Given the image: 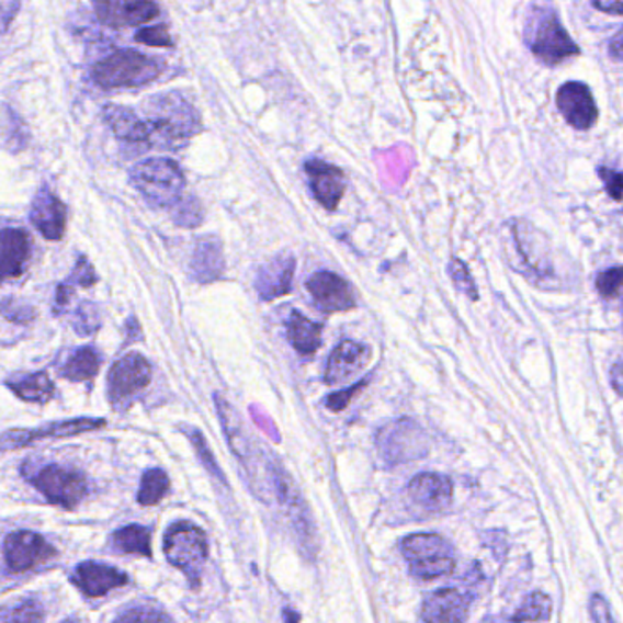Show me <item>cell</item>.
Listing matches in <instances>:
<instances>
[{
	"label": "cell",
	"instance_id": "cell-1",
	"mask_svg": "<svg viewBox=\"0 0 623 623\" xmlns=\"http://www.w3.org/2000/svg\"><path fill=\"white\" fill-rule=\"evenodd\" d=\"M150 131L148 145L154 148L178 150L202 131V120L194 104L180 92H165L147 99L143 104Z\"/></svg>",
	"mask_w": 623,
	"mask_h": 623
},
{
	"label": "cell",
	"instance_id": "cell-2",
	"mask_svg": "<svg viewBox=\"0 0 623 623\" xmlns=\"http://www.w3.org/2000/svg\"><path fill=\"white\" fill-rule=\"evenodd\" d=\"M523 38L532 54L545 65H559L562 60L580 54V48L562 26L558 13L547 4H532L529 8Z\"/></svg>",
	"mask_w": 623,
	"mask_h": 623
},
{
	"label": "cell",
	"instance_id": "cell-3",
	"mask_svg": "<svg viewBox=\"0 0 623 623\" xmlns=\"http://www.w3.org/2000/svg\"><path fill=\"white\" fill-rule=\"evenodd\" d=\"M163 68L158 59L126 48L99 60L92 68V79L103 88H136L158 79Z\"/></svg>",
	"mask_w": 623,
	"mask_h": 623
},
{
	"label": "cell",
	"instance_id": "cell-4",
	"mask_svg": "<svg viewBox=\"0 0 623 623\" xmlns=\"http://www.w3.org/2000/svg\"><path fill=\"white\" fill-rule=\"evenodd\" d=\"M132 185L156 207L170 208L185 191V175L180 165L169 158H150L131 170Z\"/></svg>",
	"mask_w": 623,
	"mask_h": 623
},
{
	"label": "cell",
	"instance_id": "cell-5",
	"mask_svg": "<svg viewBox=\"0 0 623 623\" xmlns=\"http://www.w3.org/2000/svg\"><path fill=\"white\" fill-rule=\"evenodd\" d=\"M165 558L189 578L192 587L202 581L203 565L208 558V543L200 526L181 521L165 534Z\"/></svg>",
	"mask_w": 623,
	"mask_h": 623
},
{
	"label": "cell",
	"instance_id": "cell-6",
	"mask_svg": "<svg viewBox=\"0 0 623 623\" xmlns=\"http://www.w3.org/2000/svg\"><path fill=\"white\" fill-rule=\"evenodd\" d=\"M403 554L411 575L421 580H438L455 569L454 548L438 534H414L403 542Z\"/></svg>",
	"mask_w": 623,
	"mask_h": 623
},
{
	"label": "cell",
	"instance_id": "cell-7",
	"mask_svg": "<svg viewBox=\"0 0 623 623\" xmlns=\"http://www.w3.org/2000/svg\"><path fill=\"white\" fill-rule=\"evenodd\" d=\"M22 474L49 505L73 509L87 498L88 482L81 472L68 471L59 465H46L32 472L22 468Z\"/></svg>",
	"mask_w": 623,
	"mask_h": 623
},
{
	"label": "cell",
	"instance_id": "cell-8",
	"mask_svg": "<svg viewBox=\"0 0 623 623\" xmlns=\"http://www.w3.org/2000/svg\"><path fill=\"white\" fill-rule=\"evenodd\" d=\"M152 377V367L139 353L121 356L109 372V400L114 410L131 406L137 394L147 388Z\"/></svg>",
	"mask_w": 623,
	"mask_h": 623
},
{
	"label": "cell",
	"instance_id": "cell-9",
	"mask_svg": "<svg viewBox=\"0 0 623 623\" xmlns=\"http://www.w3.org/2000/svg\"><path fill=\"white\" fill-rule=\"evenodd\" d=\"M104 427H106L104 419L81 417V419H70V421L49 422L38 428H16V430H8L0 435V450L8 452V450L24 449L44 439L71 438V435L95 432Z\"/></svg>",
	"mask_w": 623,
	"mask_h": 623
},
{
	"label": "cell",
	"instance_id": "cell-10",
	"mask_svg": "<svg viewBox=\"0 0 623 623\" xmlns=\"http://www.w3.org/2000/svg\"><path fill=\"white\" fill-rule=\"evenodd\" d=\"M378 449L389 465L410 463L428 454V439L416 422L399 421L378 438Z\"/></svg>",
	"mask_w": 623,
	"mask_h": 623
},
{
	"label": "cell",
	"instance_id": "cell-11",
	"mask_svg": "<svg viewBox=\"0 0 623 623\" xmlns=\"http://www.w3.org/2000/svg\"><path fill=\"white\" fill-rule=\"evenodd\" d=\"M4 562L13 573H27L37 565L48 564L57 556L54 545H49L41 534L32 531H16L4 540Z\"/></svg>",
	"mask_w": 623,
	"mask_h": 623
},
{
	"label": "cell",
	"instance_id": "cell-12",
	"mask_svg": "<svg viewBox=\"0 0 623 623\" xmlns=\"http://www.w3.org/2000/svg\"><path fill=\"white\" fill-rule=\"evenodd\" d=\"M556 104L565 121L576 131H589L598 120V106L586 82L569 81L559 87Z\"/></svg>",
	"mask_w": 623,
	"mask_h": 623
},
{
	"label": "cell",
	"instance_id": "cell-13",
	"mask_svg": "<svg viewBox=\"0 0 623 623\" xmlns=\"http://www.w3.org/2000/svg\"><path fill=\"white\" fill-rule=\"evenodd\" d=\"M315 306L322 313H340L355 309L356 301L351 285L339 274L318 271L306 284Z\"/></svg>",
	"mask_w": 623,
	"mask_h": 623
},
{
	"label": "cell",
	"instance_id": "cell-14",
	"mask_svg": "<svg viewBox=\"0 0 623 623\" xmlns=\"http://www.w3.org/2000/svg\"><path fill=\"white\" fill-rule=\"evenodd\" d=\"M313 196L324 208L337 211L346 192V175L339 167L322 159H307L304 165Z\"/></svg>",
	"mask_w": 623,
	"mask_h": 623
},
{
	"label": "cell",
	"instance_id": "cell-15",
	"mask_svg": "<svg viewBox=\"0 0 623 623\" xmlns=\"http://www.w3.org/2000/svg\"><path fill=\"white\" fill-rule=\"evenodd\" d=\"M71 584L88 598H101L109 594L114 589L125 587L128 584V576L123 570L110 567V565L98 564V562H82L77 565Z\"/></svg>",
	"mask_w": 623,
	"mask_h": 623
},
{
	"label": "cell",
	"instance_id": "cell-16",
	"mask_svg": "<svg viewBox=\"0 0 623 623\" xmlns=\"http://www.w3.org/2000/svg\"><path fill=\"white\" fill-rule=\"evenodd\" d=\"M372 361V348L355 340H344L329 355L328 366L324 373L326 384H340L355 377Z\"/></svg>",
	"mask_w": 623,
	"mask_h": 623
},
{
	"label": "cell",
	"instance_id": "cell-17",
	"mask_svg": "<svg viewBox=\"0 0 623 623\" xmlns=\"http://www.w3.org/2000/svg\"><path fill=\"white\" fill-rule=\"evenodd\" d=\"M95 16L104 26L125 27L139 26L159 15V5L154 2H134V0H114V2H95Z\"/></svg>",
	"mask_w": 623,
	"mask_h": 623
},
{
	"label": "cell",
	"instance_id": "cell-18",
	"mask_svg": "<svg viewBox=\"0 0 623 623\" xmlns=\"http://www.w3.org/2000/svg\"><path fill=\"white\" fill-rule=\"evenodd\" d=\"M32 254V240L24 229H0V282L21 279Z\"/></svg>",
	"mask_w": 623,
	"mask_h": 623
},
{
	"label": "cell",
	"instance_id": "cell-19",
	"mask_svg": "<svg viewBox=\"0 0 623 623\" xmlns=\"http://www.w3.org/2000/svg\"><path fill=\"white\" fill-rule=\"evenodd\" d=\"M295 257L291 252H282L274 257L271 262L265 263L258 271L257 287L258 295L262 301L269 302L280 296L290 295L293 290V276H295Z\"/></svg>",
	"mask_w": 623,
	"mask_h": 623
},
{
	"label": "cell",
	"instance_id": "cell-20",
	"mask_svg": "<svg viewBox=\"0 0 623 623\" xmlns=\"http://www.w3.org/2000/svg\"><path fill=\"white\" fill-rule=\"evenodd\" d=\"M33 227L49 241H57L65 235L66 207L48 186H43L33 200L30 213Z\"/></svg>",
	"mask_w": 623,
	"mask_h": 623
},
{
	"label": "cell",
	"instance_id": "cell-21",
	"mask_svg": "<svg viewBox=\"0 0 623 623\" xmlns=\"http://www.w3.org/2000/svg\"><path fill=\"white\" fill-rule=\"evenodd\" d=\"M408 494L414 503L428 512H443L449 509L454 496V485L450 477L441 474H421L408 485Z\"/></svg>",
	"mask_w": 623,
	"mask_h": 623
},
{
	"label": "cell",
	"instance_id": "cell-22",
	"mask_svg": "<svg viewBox=\"0 0 623 623\" xmlns=\"http://www.w3.org/2000/svg\"><path fill=\"white\" fill-rule=\"evenodd\" d=\"M471 600L457 589H441L422 603L424 623H463L468 616Z\"/></svg>",
	"mask_w": 623,
	"mask_h": 623
},
{
	"label": "cell",
	"instance_id": "cell-23",
	"mask_svg": "<svg viewBox=\"0 0 623 623\" xmlns=\"http://www.w3.org/2000/svg\"><path fill=\"white\" fill-rule=\"evenodd\" d=\"M225 271L224 249L216 236H203L192 252L191 273L200 284L222 279Z\"/></svg>",
	"mask_w": 623,
	"mask_h": 623
},
{
	"label": "cell",
	"instance_id": "cell-24",
	"mask_svg": "<svg viewBox=\"0 0 623 623\" xmlns=\"http://www.w3.org/2000/svg\"><path fill=\"white\" fill-rule=\"evenodd\" d=\"M103 117L121 141L148 143L150 139L147 121L139 120L134 114V110L120 106V104H106L103 109Z\"/></svg>",
	"mask_w": 623,
	"mask_h": 623
},
{
	"label": "cell",
	"instance_id": "cell-25",
	"mask_svg": "<svg viewBox=\"0 0 623 623\" xmlns=\"http://www.w3.org/2000/svg\"><path fill=\"white\" fill-rule=\"evenodd\" d=\"M287 340L295 348L296 353L309 356L322 346V324L313 322L304 313L291 309L285 320Z\"/></svg>",
	"mask_w": 623,
	"mask_h": 623
},
{
	"label": "cell",
	"instance_id": "cell-26",
	"mask_svg": "<svg viewBox=\"0 0 623 623\" xmlns=\"http://www.w3.org/2000/svg\"><path fill=\"white\" fill-rule=\"evenodd\" d=\"M8 388L26 403H38L44 405L48 403L55 394V386L49 381L48 373L37 372L27 373V375H16L5 381Z\"/></svg>",
	"mask_w": 623,
	"mask_h": 623
},
{
	"label": "cell",
	"instance_id": "cell-27",
	"mask_svg": "<svg viewBox=\"0 0 623 623\" xmlns=\"http://www.w3.org/2000/svg\"><path fill=\"white\" fill-rule=\"evenodd\" d=\"M103 356L93 346H82L79 350L73 351L68 361L59 367L60 377L71 383H84L92 381L99 373Z\"/></svg>",
	"mask_w": 623,
	"mask_h": 623
},
{
	"label": "cell",
	"instance_id": "cell-28",
	"mask_svg": "<svg viewBox=\"0 0 623 623\" xmlns=\"http://www.w3.org/2000/svg\"><path fill=\"white\" fill-rule=\"evenodd\" d=\"M112 545L123 554H137V556H145V558L152 556L150 531H148L147 526H123V529L112 534Z\"/></svg>",
	"mask_w": 623,
	"mask_h": 623
},
{
	"label": "cell",
	"instance_id": "cell-29",
	"mask_svg": "<svg viewBox=\"0 0 623 623\" xmlns=\"http://www.w3.org/2000/svg\"><path fill=\"white\" fill-rule=\"evenodd\" d=\"M44 609L35 598H19L0 605V623H43Z\"/></svg>",
	"mask_w": 623,
	"mask_h": 623
},
{
	"label": "cell",
	"instance_id": "cell-30",
	"mask_svg": "<svg viewBox=\"0 0 623 623\" xmlns=\"http://www.w3.org/2000/svg\"><path fill=\"white\" fill-rule=\"evenodd\" d=\"M169 488L170 482L167 472L161 471V468H150L143 474L139 492H137V503L143 505V507H154L167 496Z\"/></svg>",
	"mask_w": 623,
	"mask_h": 623
},
{
	"label": "cell",
	"instance_id": "cell-31",
	"mask_svg": "<svg viewBox=\"0 0 623 623\" xmlns=\"http://www.w3.org/2000/svg\"><path fill=\"white\" fill-rule=\"evenodd\" d=\"M551 614H553V600L543 592H532L516 611L512 622H547Z\"/></svg>",
	"mask_w": 623,
	"mask_h": 623
},
{
	"label": "cell",
	"instance_id": "cell-32",
	"mask_svg": "<svg viewBox=\"0 0 623 623\" xmlns=\"http://www.w3.org/2000/svg\"><path fill=\"white\" fill-rule=\"evenodd\" d=\"M170 216L174 224L183 229H196L203 224V207L194 196H183L180 202L170 207Z\"/></svg>",
	"mask_w": 623,
	"mask_h": 623
},
{
	"label": "cell",
	"instance_id": "cell-33",
	"mask_svg": "<svg viewBox=\"0 0 623 623\" xmlns=\"http://www.w3.org/2000/svg\"><path fill=\"white\" fill-rule=\"evenodd\" d=\"M114 623H174L163 609L152 605H136L121 613Z\"/></svg>",
	"mask_w": 623,
	"mask_h": 623
},
{
	"label": "cell",
	"instance_id": "cell-34",
	"mask_svg": "<svg viewBox=\"0 0 623 623\" xmlns=\"http://www.w3.org/2000/svg\"><path fill=\"white\" fill-rule=\"evenodd\" d=\"M185 430L186 438L191 439L192 446L196 450L197 457L202 461L203 466L211 472L214 477H218L219 482L225 483L224 472L219 471V466L216 465V460H214L213 452L208 449L207 441L203 438V433L196 428H183Z\"/></svg>",
	"mask_w": 623,
	"mask_h": 623
},
{
	"label": "cell",
	"instance_id": "cell-35",
	"mask_svg": "<svg viewBox=\"0 0 623 623\" xmlns=\"http://www.w3.org/2000/svg\"><path fill=\"white\" fill-rule=\"evenodd\" d=\"M449 273L452 276V282H454L455 287L463 295L468 296L471 301H479V293H477V285L472 279L471 271L466 268L465 262H461L457 258H452V262L449 263Z\"/></svg>",
	"mask_w": 623,
	"mask_h": 623
},
{
	"label": "cell",
	"instance_id": "cell-36",
	"mask_svg": "<svg viewBox=\"0 0 623 623\" xmlns=\"http://www.w3.org/2000/svg\"><path fill=\"white\" fill-rule=\"evenodd\" d=\"M99 326V313L93 304H88V302H82L81 306L77 307L76 317H73V329H76L79 335H92L98 331Z\"/></svg>",
	"mask_w": 623,
	"mask_h": 623
},
{
	"label": "cell",
	"instance_id": "cell-37",
	"mask_svg": "<svg viewBox=\"0 0 623 623\" xmlns=\"http://www.w3.org/2000/svg\"><path fill=\"white\" fill-rule=\"evenodd\" d=\"M597 290L603 298H619L622 290V268H609L598 274Z\"/></svg>",
	"mask_w": 623,
	"mask_h": 623
},
{
	"label": "cell",
	"instance_id": "cell-38",
	"mask_svg": "<svg viewBox=\"0 0 623 623\" xmlns=\"http://www.w3.org/2000/svg\"><path fill=\"white\" fill-rule=\"evenodd\" d=\"M95 282H98V274L93 271L92 263L88 262L87 258L79 257L76 268L66 280V284L76 290V287H90Z\"/></svg>",
	"mask_w": 623,
	"mask_h": 623
},
{
	"label": "cell",
	"instance_id": "cell-39",
	"mask_svg": "<svg viewBox=\"0 0 623 623\" xmlns=\"http://www.w3.org/2000/svg\"><path fill=\"white\" fill-rule=\"evenodd\" d=\"M0 315L11 320V322L27 324L32 322V318L35 317V312H33V307L10 298V301H4L0 304Z\"/></svg>",
	"mask_w": 623,
	"mask_h": 623
},
{
	"label": "cell",
	"instance_id": "cell-40",
	"mask_svg": "<svg viewBox=\"0 0 623 623\" xmlns=\"http://www.w3.org/2000/svg\"><path fill=\"white\" fill-rule=\"evenodd\" d=\"M136 41L137 43L148 44V46L172 48V37L165 26L143 27L136 33Z\"/></svg>",
	"mask_w": 623,
	"mask_h": 623
},
{
	"label": "cell",
	"instance_id": "cell-41",
	"mask_svg": "<svg viewBox=\"0 0 623 623\" xmlns=\"http://www.w3.org/2000/svg\"><path fill=\"white\" fill-rule=\"evenodd\" d=\"M598 174H600V180L603 181L609 196L613 197L614 202H620L622 200V174H620L619 170L600 167Z\"/></svg>",
	"mask_w": 623,
	"mask_h": 623
},
{
	"label": "cell",
	"instance_id": "cell-42",
	"mask_svg": "<svg viewBox=\"0 0 623 623\" xmlns=\"http://www.w3.org/2000/svg\"><path fill=\"white\" fill-rule=\"evenodd\" d=\"M591 616L594 623H614L611 608H609L608 600L602 594H592Z\"/></svg>",
	"mask_w": 623,
	"mask_h": 623
},
{
	"label": "cell",
	"instance_id": "cell-43",
	"mask_svg": "<svg viewBox=\"0 0 623 623\" xmlns=\"http://www.w3.org/2000/svg\"><path fill=\"white\" fill-rule=\"evenodd\" d=\"M367 384V378L364 383L355 384L353 388L348 389V392H339V394H333L331 397H328L326 400V405H328L329 410L340 411L344 410L346 406L350 405V400L353 399V395L359 392V389L364 388Z\"/></svg>",
	"mask_w": 623,
	"mask_h": 623
},
{
	"label": "cell",
	"instance_id": "cell-44",
	"mask_svg": "<svg viewBox=\"0 0 623 623\" xmlns=\"http://www.w3.org/2000/svg\"><path fill=\"white\" fill-rule=\"evenodd\" d=\"M19 2H0V33L5 32V27L10 24L11 19L19 11Z\"/></svg>",
	"mask_w": 623,
	"mask_h": 623
},
{
	"label": "cell",
	"instance_id": "cell-45",
	"mask_svg": "<svg viewBox=\"0 0 623 623\" xmlns=\"http://www.w3.org/2000/svg\"><path fill=\"white\" fill-rule=\"evenodd\" d=\"M592 5H594L597 10L605 11V13H613V15H622L623 13V5L620 0H608V2H603V0H594Z\"/></svg>",
	"mask_w": 623,
	"mask_h": 623
},
{
	"label": "cell",
	"instance_id": "cell-46",
	"mask_svg": "<svg viewBox=\"0 0 623 623\" xmlns=\"http://www.w3.org/2000/svg\"><path fill=\"white\" fill-rule=\"evenodd\" d=\"M609 52L613 54L614 60H622V32L614 33L613 41L609 44Z\"/></svg>",
	"mask_w": 623,
	"mask_h": 623
},
{
	"label": "cell",
	"instance_id": "cell-47",
	"mask_svg": "<svg viewBox=\"0 0 623 623\" xmlns=\"http://www.w3.org/2000/svg\"><path fill=\"white\" fill-rule=\"evenodd\" d=\"M613 386L616 389V394H622V361L614 362L613 372Z\"/></svg>",
	"mask_w": 623,
	"mask_h": 623
},
{
	"label": "cell",
	"instance_id": "cell-48",
	"mask_svg": "<svg viewBox=\"0 0 623 623\" xmlns=\"http://www.w3.org/2000/svg\"><path fill=\"white\" fill-rule=\"evenodd\" d=\"M63 623H79L76 619L65 620Z\"/></svg>",
	"mask_w": 623,
	"mask_h": 623
}]
</instances>
